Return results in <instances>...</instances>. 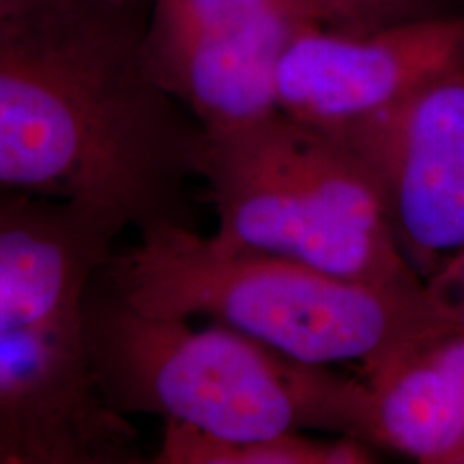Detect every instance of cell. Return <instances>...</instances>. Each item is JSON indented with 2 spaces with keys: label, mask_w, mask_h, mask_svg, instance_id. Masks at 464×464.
Masks as SVG:
<instances>
[{
  "label": "cell",
  "mask_w": 464,
  "mask_h": 464,
  "mask_svg": "<svg viewBox=\"0 0 464 464\" xmlns=\"http://www.w3.org/2000/svg\"><path fill=\"white\" fill-rule=\"evenodd\" d=\"M374 445L355 437L312 439L286 432L266 439H219L185 423L166 421L153 464H368Z\"/></svg>",
  "instance_id": "11"
},
{
  "label": "cell",
  "mask_w": 464,
  "mask_h": 464,
  "mask_svg": "<svg viewBox=\"0 0 464 464\" xmlns=\"http://www.w3.org/2000/svg\"><path fill=\"white\" fill-rule=\"evenodd\" d=\"M140 3L0 0V189L188 224L200 123L150 78Z\"/></svg>",
  "instance_id": "1"
},
{
  "label": "cell",
  "mask_w": 464,
  "mask_h": 464,
  "mask_svg": "<svg viewBox=\"0 0 464 464\" xmlns=\"http://www.w3.org/2000/svg\"><path fill=\"white\" fill-rule=\"evenodd\" d=\"M458 11H460L462 17H464V0H458Z\"/></svg>",
  "instance_id": "15"
},
{
  "label": "cell",
  "mask_w": 464,
  "mask_h": 464,
  "mask_svg": "<svg viewBox=\"0 0 464 464\" xmlns=\"http://www.w3.org/2000/svg\"><path fill=\"white\" fill-rule=\"evenodd\" d=\"M310 24L365 34L411 22L458 14V0H290Z\"/></svg>",
  "instance_id": "12"
},
{
  "label": "cell",
  "mask_w": 464,
  "mask_h": 464,
  "mask_svg": "<svg viewBox=\"0 0 464 464\" xmlns=\"http://www.w3.org/2000/svg\"><path fill=\"white\" fill-rule=\"evenodd\" d=\"M82 310L92 376L119 413L219 439L324 430L368 443L370 392L355 372L301 363L224 323L140 310L100 274Z\"/></svg>",
  "instance_id": "3"
},
{
  "label": "cell",
  "mask_w": 464,
  "mask_h": 464,
  "mask_svg": "<svg viewBox=\"0 0 464 464\" xmlns=\"http://www.w3.org/2000/svg\"><path fill=\"white\" fill-rule=\"evenodd\" d=\"M0 189V335L84 299L127 224L106 207Z\"/></svg>",
  "instance_id": "8"
},
{
  "label": "cell",
  "mask_w": 464,
  "mask_h": 464,
  "mask_svg": "<svg viewBox=\"0 0 464 464\" xmlns=\"http://www.w3.org/2000/svg\"><path fill=\"white\" fill-rule=\"evenodd\" d=\"M363 381L370 445L423 464H464V329Z\"/></svg>",
  "instance_id": "10"
},
{
  "label": "cell",
  "mask_w": 464,
  "mask_h": 464,
  "mask_svg": "<svg viewBox=\"0 0 464 464\" xmlns=\"http://www.w3.org/2000/svg\"><path fill=\"white\" fill-rule=\"evenodd\" d=\"M103 3H114V5H130V3H142V0H103Z\"/></svg>",
  "instance_id": "14"
},
{
  "label": "cell",
  "mask_w": 464,
  "mask_h": 464,
  "mask_svg": "<svg viewBox=\"0 0 464 464\" xmlns=\"http://www.w3.org/2000/svg\"><path fill=\"white\" fill-rule=\"evenodd\" d=\"M329 136L368 170L393 239L423 282L464 256V65Z\"/></svg>",
  "instance_id": "5"
},
{
  "label": "cell",
  "mask_w": 464,
  "mask_h": 464,
  "mask_svg": "<svg viewBox=\"0 0 464 464\" xmlns=\"http://www.w3.org/2000/svg\"><path fill=\"white\" fill-rule=\"evenodd\" d=\"M295 7L222 20L164 42H144L150 78L205 130H224L276 112L277 69L301 28Z\"/></svg>",
  "instance_id": "9"
},
{
  "label": "cell",
  "mask_w": 464,
  "mask_h": 464,
  "mask_svg": "<svg viewBox=\"0 0 464 464\" xmlns=\"http://www.w3.org/2000/svg\"><path fill=\"white\" fill-rule=\"evenodd\" d=\"M464 65L460 11L365 34L305 26L277 69V108L334 133L400 103Z\"/></svg>",
  "instance_id": "7"
},
{
  "label": "cell",
  "mask_w": 464,
  "mask_h": 464,
  "mask_svg": "<svg viewBox=\"0 0 464 464\" xmlns=\"http://www.w3.org/2000/svg\"><path fill=\"white\" fill-rule=\"evenodd\" d=\"M82 304L0 335V464L142 460L92 376Z\"/></svg>",
  "instance_id": "6"
},
{
  "label": "cell",
  "mask_w": 464,
  "mask_h": 464,
  "mask_svg": "<svg viewBox=\"0 0 464 464\" xmlns=\"http://www.w3.org/2000/svg\"><path fill=\"white\" fill-rule=\"evenodd\" d=\"M196 177L218 216L213 239L372 286L428 284L393 239L381 196L344 144L282 110L200 130Z\"/></svg>",
  "instance_id": "4"
},
{
  "label": "cell",
  "mask_w": 464,
  "mask_h": 464,
  "mask_svg": "<svg viewBox=\"0 0 464 464\" xmlns=\"http://www.w3.org/2000/svg\"><path fill=\"white\" fill-rule=\"evenodd\" d=\"M428 286L443 304H448L456 312L464 327V256L445 266L440 274L428 282Z\"/></svg>",
  "instance_id": "13"
},
{
  "label": "cell",
  "mask_w": 464,
  "mask_h": 464,
  "mask_svg": "<svg viewBox=\"0 0 464 464\" xmlns=\"http://www.w3.org/2000/svg\"><path fill=\"white\" fill-rule=\"evenodd\" d=\"M102 280L155 314L211 318L301 363L346 365L362 379L462 329L430 286L404 293L297 260L224 246L188 224L140 230Z\"/></svg>",
  "instance_id": "2"
}]
</instances>
